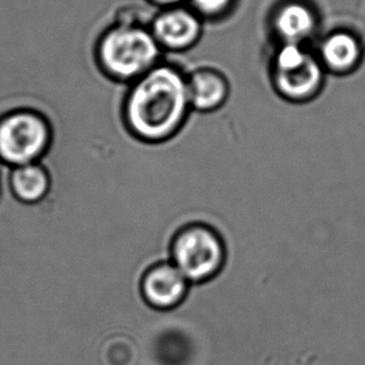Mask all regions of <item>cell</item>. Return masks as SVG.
<instances>
[{
  "label": "cell",
  "instance_id": "5",
  "mask_svg": "<svg viewBox=\"0 0 365 365\" xmlns=\"http://www.w3.org/2000/svg\"><path fill=\"white\" fill-rule=\"evenodd\" d=\"M324 71L319 59L302 45L282 44L271 61L269 81L281 99L292 104H303L321 93Z\"/></svg>",
  "mask_w": 365,
  "mask_h": 365
},
{
  "label": "cell",
  "instance_id": "11",
  "mask_svg": "<svg viewBox=\"0 0 365 365\" xmlns=\"http://www.w3.org/2000/svg\"><path fill=\"white\" fill-rule=\"evenodd\" d=\"M274 28L282 44L302 45L314 29V18L306 6L289 4L277 14Z\"/></svg>",
  "mask_w": 365,
  "mask_h": 365
},
{
  "label": "cell",
  "instance_id": "12",
  "mask_svg": "<svg viewBox=\"0 0 365 365\" xmlns=\"http://www.w3.org/2000/svg\"><path fill=\"white\" fill-rule=\"evenodd\" d=\"M231 0H193L195 5L205 14H218L227 8Z\"/></svg>",
  "mask_w": 365,
  "mask_h": 365
},
{
  "label": "cell",
  "instance_id": "7",
  "mask_svg": "<svg viewBox=\"0 0 365 365\" xmlns=\"http://www.w3.org/2000/svg\"><path fill=\"white\" fill-rule=\"evenodd\" d=\"M187 89L192 111L211 114L227 103L231 83L221 70L202 66L187 74Z\"/></svg>",
  "mask_w": 365,
  "mask_h": 365
},
{
  "label": "cell",
  "instance_id": "13",
  "mask_svg": "<svg viewBox=\"0 0 365 365\" xmlns=\"http://www.w3.org/2000/svg\"><path fill=\"white\" fill-rule=\"evenodd\" d=\"M155 1L163 3V4H170V3H175V1H178V0H155Z\"/></svg>",
  "mask_w": 365,
  "mask_h": 365
},
{
  "label": "cell",
  "instance_id": "10",
  "mask_svg": "<svg viewBox=\"0 0 365 365\" xmlns=\"http://www.w3.org/2000/svg\"><path fill=\"white\" fill-rule=\"evenodd\" d=\"M361 56V45L353 35L336 33L323 41L319 61L324 70L343 75L356 69Z\"/></svg>",
  "mask_w": 365,
  "mask_h": 365
},
{
  "label": "cell",
  "instance_id": "9",
  "mask_svg": "<svg viewBox=\"0 0 365 365\" xmlns=\"http://www.w3.org/2000/svg\"><path fill=\"white\" fill-rule=\"evenodd\" d=\"M11 192L20 202L38 205L49 197L54 187V178L44 160L10 168Z\"/></svg>",
  "mask_w": 365,
  "mask_h": 365
},
{
  "label": "cell",
  "instance_id": "1",
  "mask_svg": "<svg viewBox=\"0 0 365 365\" xmlns=\"http://www.w3.org/2000/svg\"><path fill=\"white\" fill-rule=\"evenodd\" d=\"M191 113L187 74L166 63L128 85L121 104L123 128L135 140L148 145L176 138Z\"/></svg>",
  "mask_w": 365,
  "mask_h": 365
},
{
  "label": "cell",
  "instance_id": "3",
  "mask_svg": "<svg viewBox=\"0 0 365 365\" xmlns=\"http://www.w3.org/2000/svg\"><path fill=\"white\" fill-rule=\"evenodd\" d=\"M170 261L191 284L212 281L227 262V246L217 228L201 221L185 223L173 233Z\"/></svg>",
  "mask_w": 365,
  "mask_h": 365
},
{
  "label": "cell",
  "instance_id": "6",
  "mask_svg": "<svg viewBox=\"0 0 365 365\" xmlns=\"http://www.w3.org/2000/svg\"><path fill=\"white\" fill-rule=\"evenodd\" d=\"M191 283L173 262L158 261L143 271L140 291L148 306L168 311L180 306L187 297Z\"/></svg>",
  "mask_w": 365,
  "mask_h": 365
},
{
  "label": "cell",
  "instance_id": "4",
  "mask_svg": "<svg viewBox=\"0 0 365 365\" xmlns=\"http://www.w3.org/2000/svg\"><path fill=\"white\" fill-rule=\"evenodd\" d=\"M55 126L43 109L23 108L0 118V161L15 168L40 163L54 148Z\"/></svg>",
  "mask_w": 365,
  "mask_h": 365
},
{
  "label": "cell",
  "instance_id": "8",
  "mask_svg": "<svg viewBox=\"0 0 365 365\" xmlns=\"http://www.w3.org/2000/svg\"><path fill=\"white\" fill-rule=\"evenodd\" d=\"M201 30V23L192 13L175 9L158 15L151 33L161 49L185 51L197 43Z\"/></svg>",
  "mask_w": 365,
  "mask_h": 365
},
{
  "label": "cell",
  "instance_id": "2",
  "mask_svg": "<svg viewBox=\"0 0 365 365\" xmlns=\"http://www.w3.org/2000/svg\"><path fill=\"white\" fill-rule=\"evenodd\" d=\"M160 56L161 48L153 33L133 24L109 30L96 49L100 71L118 84H133L161 63Z\"/></svg>",
  "mask_w": 365,
  "mask_h": 365
}]
</instances>
